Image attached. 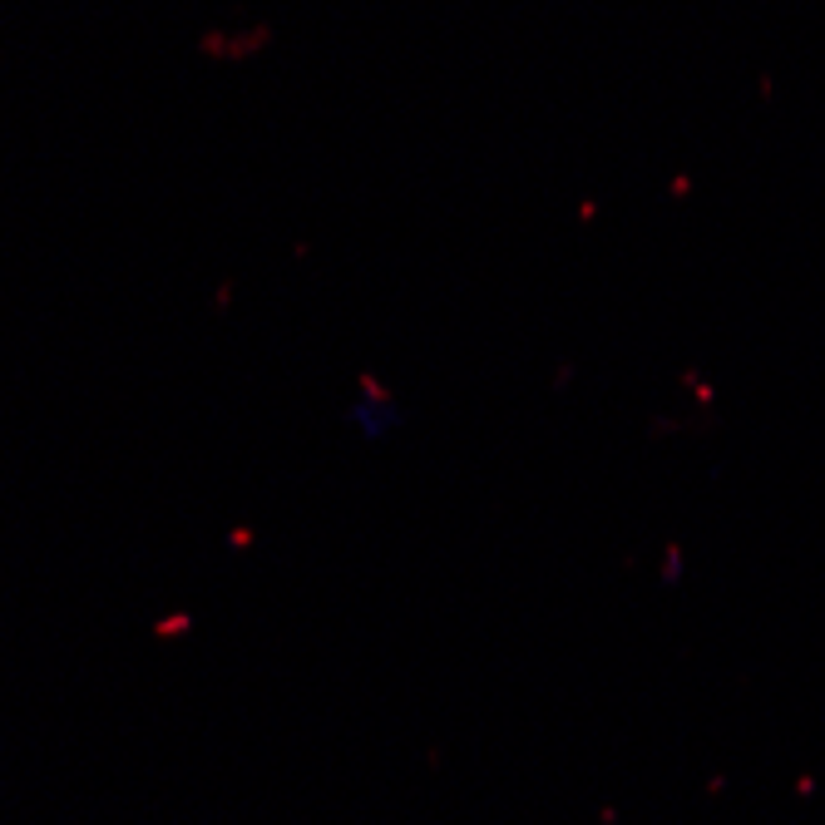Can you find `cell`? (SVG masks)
<instances>
[{
	"instance_id": "cell-1",
	"label": "cell",
	"mask_w": 825,
	"mask_h": 825,
	"mask_svg": "<svg viewBox=\"0 0 825 825\" xmlns=\"http://www.w3.org/2000/svg\"><path fill=\"white\" fill-rule=\"evenodd\" d=\"M184 628H188V618L178 613V618H164V623H159V633H164V638H174V633H184Z\"/></svg>"
}]
</instances>
